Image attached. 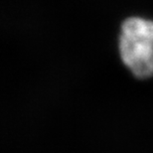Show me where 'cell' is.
Here are the masks:
<instances>
[{"mask_svg":"<svg viewBox=\"0 0 153 153\" xmlns=\"http://www.w3.org/2000/svg\"><path fill=\"white\" fill-rule=\"evenodd\" d=\"M119 51L124 65L139 79L153 76V21L129 18L121 27Z\"/></svg>","mask_w":153,"mask_h":153,"instance_id":"1","label":"cell"}]
</instances>
